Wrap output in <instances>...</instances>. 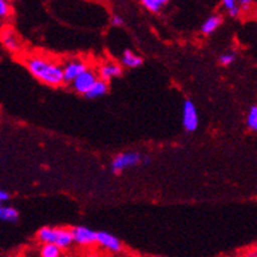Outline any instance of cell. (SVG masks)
<instances>
[{
  "label": "cell",
  "mask_w": 257,
  "mask_h": 257,
  "mask_svg": "<svg viewBox=\"0 0 257 257\" xmlns=\"http://www.w3.org/2000/svg\"><path fill=\"white\" fill-rule=\"evenodd\" d=\"M25 63H27V68L34 78L45 83V84L58 87L62 83H64L63 66H61V64L55 63L50 59H46V58L37 57V55L28 58Z\"/></svg>",
  "instance_id": "6da1fadb"
},
{
  "label": "cell",
  "mask_w": 257,
  "mask_h": 257,
  "mask_svg": "<svg viewBox=\"0 0 257 257\" xmlns=\"http://www.w3.org/2000/svg\"><path fill=\"white\" fill-rule=\"evenodd\" d=\"M37 239L42 244H54L61 249H67L74 243L71 228L63 227H42L38 230Z\"/></svg>",
  "instance_id": "7a4b0ae2"
},
{
  "label": "cell",
  "mask_w": 257,
  "mask_h": 257,
  "mask_svg": "<svg viewBox=\"0 0 257 257\" xmlns=\"http://www.w3.org/2000/svg\"><path fill=\"white\" fill-rule=\"evenodd\" d=\"M142 158L143 155H141L139 153H122L113 159L110 167H112L113 172L118 173L126 168L138 166L139 163H142Z\"/></svg>",
  "instance_id": "3957f363"
},
{
  "label": "cell",
  "mask_w": 257,
  "mask_h": 257,
  "mask_svg": "<svg viewBox=\"0 0 257 257\" xmlns=\"http://www.w3.org/2000/svg\"><path fill=\"white\" fill-rule=\"evenodd\" d=\"M74 243L79 244L81 247H88L92 244H97V231H93L88 227L76 226L71 228Z\"/></svg>",
  "instance_id": "277c9868"
},
{
  "label": "cell",
  "mask_w": 257,
  "mask_h": 257,
  "mask_svg": "<svg viewBox=\"0 0 257 257\" xmlns=\"http://www.w3.org/2000/svg\"><path fill=\"white\" fill-rule=\"evenodd\" d=\"M183 126L188 133L196 132L198 127V113L194 102L185 100L183 105Z\"/></svg>",
  "instance_id": "5b68a950"
},
{
  "label": "cell",
  "mask_w": 257,
  "mask_h": 257,
  "mask_svg": "<svg viewBox=\"0 0 257 257\" xmlns=\"http://www.w3.org/2000/svg\"><path fill=\"white\" fill-rule=\"evenodd\" d=\"M88 70L87 63L80 59H71L63 64V76L64 83H74L75 79H78L83 72Z\"/></svg>",
  "instance_id": "8992f818"
},
{
  "label": "cell",
  "mask_w": 257,
  "mask_h": 257,
  "mask_svg": "<svg viewBox=\"0 0 257 257\" xmlns=\"http://www.w3.org/2000/svg\"><path fill=\"white\" fill-rule=\"evenodd\" d=\"M97 80V75L93 71H91V70H87L78 79H75V81L72 83V87H74V89L78 93H81V95L85 96L91 91V88L95 85V83Z\"/></svg>",
  "instance_id": "52a82bcc"
},
{
  "label": "cell",
  "mask_w": 257,
  "mask_h": 257,
  "mask_svg": "<svg viewBox=\"0 0 257 257\" xmlns=\"http://www.w3.org/2000/svg\"><path fill=\"white\" fill-rule=\"evenodd\" d=\"M97 244L112 253H119L122 250L121 240L112 233L105 232V231H97Z\"/></svg>",
  "instance_id": "ba28073f"
},
{
  "label": "cell",
  "mask_w": 257,
  "mask_h": 257,
  "mask_svg": "<svg viewBox=\"0 0 257 257\" xmlns=\"http://www.w3.org/2000/svg\"><path fill=\"white\" fill-rule=\"evenodd\" d=\"M122 74V68L119 67L118 64L112 63V62H108V63H104L100 66L98 68V75H100V79L108 81L110 79L115 78V76H119Z\"/></svg>",
  "instance_id": "9c48e42d"
},
{
  "label": "cell",
  "mask_w": 257,
  "mask_h": 257,
  "mask_svg": "<svg viewBox=\"0 0 257 257\" xmlns=\"http://www.w3.org/2000/svg\"><path fill=\"white\" fill-rule=\"evenodd\" d=\"M121 62L123 66L128 68H137L143 63V59L139 55L134 54L132 50H125L121 57Z\"/></svg>",
  "instance_id": "30bf717a"
},
{
  "label": "cell",
  "mask_w": 257,
  "mask_h": 257,
  "mask_svg": "<svg viewBox=\"0 0 257 257\" xmlns=\"http://www.w3.org/2000/svg\"><path fill=\"white\" fill-rule=\"evenodd\" d=\"M220 25H222V17L218 16V15H213L203 23L202 27H201V32L203 34H211L217 31Z\"/></svg>",
  "instance_id": "8fae6325"
},
{
  "label": "cell",
  "mask_w": 257,
  "mask_h": 257,
  "mask_svg": "<svg viewBox=\"0 0 257 257\" xmlns=\"http://www.w3.org/2000/svg\"><path fill=\"white\" fill-rule=\"evenodd\" d=\"M106 92H108V83H106L105 80H102V79H98V80L95 83V85L91 88V91L85 95V97L87 98L100 97V96H104Z\"/></svg>",
  "instance_id": "7c38bea8"
},
{
  "label": "cell",
  "mask_w": 257,
  "mask_h": 257,
  "mask_svg": "<svg viewBox=\"0 0 257 257\" xmlns=\"http://www.w3.org/2000/svg\"><path fill=\"white\" fill-rule=\"evenodd\" d=\"M167 0H142V6L153 14H159L167 7Z\"/></svg>",
  "instance_id": "4fadbf2b"
},
{
  "label": "cell",
  "mask_w": 257,
  "mask_h": 257,
  "mask_svg": "<svg viewBox=\"0 0 257 257\" xmlns=\"http://www.w3.org/2000/svg\"><path fill=\"white\" fill-rule=\"evenodd\" d=\"M0 219L15 223L19 219V211L12 206H0Z\"/></svg>",
  "instance_id": "5bb4252c"
},
{
  "label": "cell",
  "mask_w": 257,
  "mask_h": 257,
  "mask_svg": "<svg viewBox=\"0 0 257 257\" xmlns=\"http://www.w3.org/2000/svg\"><path fill=\"white\" fill-rule=\"evenodd\" d=\"M3 45L4 48L10 51H17L20 49V42L17 40V37L14 33H4L3 34Z\"/></svg>",
  "instance_id": "9a60e30c"
},
{
  "label": "cell",
  "mask_w": 257,
  "mask_h": 257,
  "mask_svg": "<svg viewBox=\"0 0 257 257\" xmlns=\"http://www.w3.org/2000/svg\"><path fill=\"white\" fill-rule=\"evenodd\" d=\"M41 257H61L62 249L54 244H42L40 249Z\"/></svg>",
  "instance_id": "2e32d148"
},
{
  "label": "cell",
  "mask_w": 257,
  "mask_h": 257,
  "mask_svg": "<svg viewBox=\"0 0 257 257\" xmlns=\"http://www.w3.org/2000/svg\"><path fill=\"white\" fill-rule=\"evenodd\" d=\"M247 126L252 132H257V105L250 106L247 114Z\"/></svg>",
  "instance_id": "e0dca14e"
},
{
  "label": "cell",
  "mask_w": 257,
  "mask_h": 257,
  "mask_svg": "<svg viewBox=\"0 0 257 257\" xmlns=\"http://www.w3.org/2000/svg\"><path fill=\"white\" fill-rule=\"evenodd\" d=\"M235 54L233 53H226V54H222L219 58L220 64H223V66H230L233 61H235Z\"/></svg>",
  "instance_id": "ac0fdd59"
},
{
  "label": "cell",
  "mask_w": 257,
  "mask_h": 257,
  "mask_svg": "<svg viewBox=\"0 0 257 257\" xmlns=\"http://www.w3.org/2000/svg\"><path fill=\"white\" fill-rule=\"evenodd\" d=\"M11 14V6L7 3V2H4V0H0V17H6L10 16Z\"/></svg>",
  "instance_id": "d6986e66"
},
{
  "label": "cell",
  "mask_w": 257,
  "mask_h": 257,
  "mask_svg": "<svg viewBox=\"0 0 257 257\" xmlns=\"http://www.w3.org/2000/svg\"><path fill=\"white\" fill-rule=\"evenodd\" d=\"M112 25H114V27H122L123 25V19H122L121 16H118V15H114V16L112 17Z\"/></svg>",
  "instance_id": "ffe728a7"
},
{
  "label": "cell",
  "mask_w": 257,
  "mask_h": 257,
  "mask_svg": "<svg viewBox=\"0 0 257 257\" xmlns=\"http://www.w3.org/2000/svg\"><path fill=\"white\" fill-rule=\"evenodd\" d=\"M222 4H223V7L227 10V12H230L231 10H233V8L237 6V4L235 3L233 0H223V3Z\"/></svg>",
  "instance_id": "44dd1931"
},
{
  "label": "cell",
  "mask_w": 257,
  "mask_h": 257,
  "mask_svg": "<svg viewBox=\"0 0 257 257\" xmlns=\"http://www.w3.org/2000/svg\"><path fill=\"white\" fill-rule=\"evenodd\" d=\"M240 12H241V8H240V6L237 4L236 7L233 8V10H231L230 12H228V15H230L231 17H239V16H240Z\"/></svg>",
  "instance_id": "7402d4cb"
},
{
  "label": "cell",
  "mask_w": 257,
  "mask_h": 257,
  "mask_svg": "<svg viewBox=\"0 0 257 257\" xmlns=\"http://www.w3.org/2000/svg\"><path fill=\"white\" fill-rule=\"evenodd\" d=\"M10 193L6 192V190H0V201L2 202H7V201H10Z\"/></svg>",
  "instance_id": "603a6c76"
},
{
  "label": "cell",
  "mask_w": 257,
  "mask_h": 257,
  "mask_svg": "<svg viewBox=\"0 0 257 257\" xmlns=\"http://www.w3.org/2000/svg\"><path fill=\"white\" fill-rule=\"evenodd\" d=\"M250 4H252V2H249V0H241L239 6H240L241 11H247L250 8Z\"/></svg>",
  "instance_id": "cb8c5ba5"
},
{
  "label": "cell",
  "mask_w": 257,
  "mask_h": 257,
  "mask_svg": "<svg viewBox=\"0 0 257 257\" xmlns=\"http://www.w3.org/2000/svg\"><path fill=\"white\" fill-rule=\"evenodd\" d=\"M150 163H151V159H150V156H143V158H142V164L147 166V164H150Z\"/></svg>",
  "instance_id": "d4e9b609"
},
{
  "label": "cell",
  "mask_w": 257,
  "mask_h": 257,
  "mask_svg": "<svg viewBox=\"0 0 257 257\" xmlns=\"http://www.w3.org/2000/svg\"><path fill=\"white\" fill-rule=\"evenodd\" d=\"M243 257H257V252L256 250H253V252H248V253L244 254Z\"/></svg>",
  "instance_id": "484cf974"
},
{
  "label": "cell",
  "mask_w": 257,
  "mask_h": 257,
  "mask_svg": "<svg viewBox=\"0 0 257 257\" xmlns=\"http://www.w3.org/2000/svg\"><path fill=\"white\" fill-rule=\"evenodd\" d=\"M147 257H163V256H147Z\"/></svg>",
  "instance_id": "4316f807"
}]
</instances>
